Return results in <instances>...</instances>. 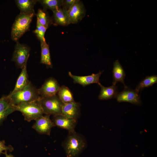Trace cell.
Listing matches in <instances>:
<instances>
[{
	"mask_svg": "<svg viewBox=\"0 0 157 157\" xmlns=\"http://www.w3.org/2000/svg\"><path fill=\"white\" fill-rule=\"evenodd\" d=\"M87 145L85 138L75 131L69 132L62 143L67 157H76L86 148Z\"/></svg>",
	"mask_w": 157,
	"mask_h": 157,
	"instance_id": "obj_1",
	"label": "cell"
},
{
	"mask_svg": "<svg viewBox=\"0 0 157 157\" xmlns=\"http://www.w3.org/2000/svg\"><path fill=\"white\" fill-rule=\"evenodd\" d=\"M35 15V13H20L17 16L11 28V38L13 40L16 42L18 41L19 39L29 30L31 23Z\"/></svg>",
	"mask_w": 157,
	"mask_h": 157,
	"instance_id": "obj_2",
	"label": "cell"
},
{
	"mask_svg": "<svg viewBox=\"0 0 157 157\" xmlns=\"http://www.w3.org/2000/svg\"><path fill=\"white\" fill-rule=\"evenodd\" d=\"M8 95L13 104L15 105L38 100L40 97L38 89L30 81L22 90L12 95Z\"/></svg>",
	"mask_w": 157,
	"mask_h": 157,
	"instance_id": "obj_3",
	"label": "cell"
},
{
	"mask_svg": "<svg viewBox=\"0 0 157 157\" xmlns=\"http://www.w3.org/2000/svg\"><path fill=\"white\" fill-rule=\"evenodd\" d=\"M39 100L16 105L17 111L20 112L28 122L36 120L44 114Z\"/></svg>",
	"mask_w": 157,
	"mask_h": 157,
	"instance_id": "obj_4",
	"label": "cell"
},
{
	"mask_svg": "<svg viewBox=\"0 0 157 157\" xmlns=\"http://www.w3.org/2000/svg\"><path fill=\"white\" fill-rule=\"evenodd\" d=\"M39 101L44 114L53 116L62 114V110L64 104L57 95L40 97Z\"/></svg>",
	"mask_w": 157,
	"mask_h": 157,
	"instance_id": "obj_5",
	"label": "cell"
},
{
	"mask_svg": "<svg viewBox=\"0 0 157 157\" xmlns=\"http://www.w3.org/2000/svg\"><path fill=\"white\" fill-rule=\"evenodd\" d=\"M30 48L27 46L16 42L12 60L18 68L22 69L27 63L29 56Z\"/></svg>",
	"mask_w": 157,
	"mask_h": 157,
	"instance_id": "obj_6",
	"label": "cell"
},
{
	"mask_svg": "<svg viewBox=\"0 0 157 157\" xmlns=\"http://www.w3.org/2000/svg\"><path fill=\"white\" fill-rule=\"evenodd\" d=\"M50 116L43 115L37 119L32 128L40 134L50 135L52 128L56 126Z\"/></svg>",
	"mask_w": 157,
	"mask_h": 157,
	"instance_id": "obj_7",
	"label": "cell"
},
{
	"mask_svg": "<svg viewBox=\"0 0 157 157\" xmlns=\"http://www.w3.org/2000/svg\"><path fill=\"white\" fill-rule=\"evenodd\" d=\"M60 87L57 80L53 77H50L45 81L38 90L40 97H45L56 95Z\"/></svg>",
	"mask_w": 157,
	"mask_h": 157,
	"instance_id": "obj_8",
	"label": "cell"
},
{
	"mask_svg": "<svg viewBox=\"0 0 157 157\" xmlns=\"http://www.w3.org/2000/svg\"><path fill=\"white\" fill-rule=\"evenodd\" d=\"M67 12L69 24H76L84 17L86 10L83 3L78 0Z\"/></svg>",
	"mask_w": 157,
	"mask_h": 157,
	"instance_id": "obj_9",
	"label": "cell"
},
{
	"mask_svg": "<svg viewBox=\"0 0 157 157\" xmlns=\"http://www.w3.org/2000/svg\"><path fill=\"white\" fill-rule=\"evenodd\" d=\"M116 97L119 102H128L136 105H140L141 103L138 93L127 86L124 87L122 91L118 93Z\"/></svg>",
	"mask_w": 157,
	"mask_h": 157,
	"instance_id": "obj_10",
	"label": "cell"
},
{
	"mask_svg": "<svg viewBox=\"0 0 157 157\" xmlns=\"http://www.w3.org/2000/svg\"><path fill=\"white\" fill-rule=\"evenodd\" d=\"M16 111V106L13 104L8 95L0 98V125L9 115Z\"/></svg>",
	"mask_w": 157,
	"mask_h": 157,
	"instance_id": "obj_11",
	"label": "cell"
},
{
	"mask_svg": "<svg viewBox=\"0 0 157 157\" xmlns=\"http://www.w3.org/2000/svg\"><path fill=\"white\" fill-rule=\"evenodd\" d=\"M52 121L55 126L67 130L69 132L75 131L77 119L69 118L62 114L53 116Z\"/></svg>",
	"mask_w": 157,
	"mask_h": 157,
	"instance_id": "obj_12",
	"label": "cell"
},
{
	"mask_svg": "<svg viewBox=\"0 0 157 157\" xmlns=\"http://www.w3.org/2000/svg\"><path fill=\"white\" fill-rule=\"evenodd\" d=\"M103 72L101 71L97 74H92L91 75L86 76L74 75L70 72H69L68 74L73 79L74 83H78L85 86L94 83L98 84L100 83L99 78Z\"/></svg>",
	"mask_w": 157,
	"mask_h": 157,
	"instance_id": "obj_13",
	"label": "cell"
},
{
	"mask_svg": "<svg viewBox=\"0 0 157 157\" xmlns=\"http://www.w3.org/2000/svg\"><path fill=\"white\" fill-rule=\"evenodd\" d=\"M79 102L75 101L64 104L62 114L65 117L77 119L80 115V106Z\"/></svg>",
	"mask_w": 157,
	"mask_h": 157,
	"instance_id": "obj_14",
	"label": "cell"
},
{
	"mask_svg": "<svg viewBox=\"0 0 157 157\" xmlns=\"http://www.w3.org/2000/svg\"><path fill=\"white\" fill-rule=\"evenodd\" d=\"M52 11L53 15L51 18L52 24L62 26H67L69 24L67 11L60 7Z\"/></svg>",
	"mask_w": 157,
	"mask_h": 157,
	"instance_id": "obj_15",
	"label": "cell"
},
{
	"mask_svg": "<svg viewBox=\"0 0 157 157\" xmlns=\"http://www.w3.org/2000/svg\"><path fill=\"white\" fill-rule=\"evenodd\" d=\"M26 65L27 63L22 68L21 72L17 79L14 88L9 94L12 95L22 90L30 82L28 78Z\"/></svg>",
	"mask_w": 157,
	"mask_h": 157,
	"instance_id": "obj_16",
	"label": "cell"
},
{
	"mask_svg": "<svg viewBox=\"0 0 157 157\" xmlns=\"http://www.w3.org/2000/svg\"><path fill=\"white\" fill-rule=\"evenodd\" d=\"M113 84L116 85V83L119 82L122 83L124 87L126 86L124 82V79L126 76L125 71L118 60L114 63L113 70Z\"/></svg>",
	"mask_w": 157,
	"mask_h": 157,
	"instance_id": "obj_17",
	"label": "cell"
},
{
	"mask_svg": "<svg viewBox=\"0 0 157 157\" xmlns=\"http://www.w3.org/2000/svg\"><path fill=\"white\" fill-rule=\"evenodd\" d=\"M98 85L101 87V90L98 96L99 99L108 100L116 97L117 93V87L113 85L111 86L105 87L100 83Z\"/></svg>",
	"mask_w": 157,
	"mask_h": 157,
	"instance_id": "obj_18",
	"label": "cell"
},
{
	"mask_svg": "<svg viewBox=\"0 0 157 157\" xmlns=\"http://www.w3.org/2000/svg\"><path fill=\"white\" fill-rule=\"evenodd\" d=\"M16 4L20 10V13H35L34 6L37 0H16Z\"/></svg>",
	"mask_w": 157,
	"mask_h": 157,
	"instance_id": "obj_19",
	"label": "cell"
},
{
	"mask_svg": "<svg viewBox=\"0 0 157 157\" xmlns=\"http://www.w3.org/2000/svg\"><path fill=\"white\" fill-rule=\"evenodd\" d=\"M57 94L64 104L75 101L72 92L66 86L63 85L60 87Z\"/></svg>",
	"mask_w": 157,
	"mask_h": 157,
	"instance_id": "obj_20",
	"label": "cell"
},
{
	"mask_svg": "<svg viewBox=\"0 0 157 157\" xmlns=\"http://www.w3.org/2000/svg\"><path fill=\"white\" fill-rule=\"evenodd\" d=\"M41 55L40 63L47 66L51 67L52 65L49 46L46 42L41 43Z\"/></svg>",
	"mask_w": 157,
	"mask_h": 157,
	"instance_id": "obj_21",
	"label": "cell"
},
{
	"mask_svg": "<svg viewBox=\"0 0 157 157\" xmlns=\"http://www.w3.org/2000/svg\"><path fill=\"white\" fill-rule=\"evenodd\" d=\"M157 82V76L153 75L146 77L137 85L135 90L138 93L144 88L151 86Z\"/></svg>",
	"mask_w": 157,
	"mask_h": 157,
	"instance_id": "obj_22",
	"label": "cell"
},
{
	"mask_svg": "<svg viewBox=\"0 0 157 157\" xmlns=\"http://www.w3.org/2000/svg\"><path fill=\"white\" fill-rule=\"evenodd\" d=\"M43 6V10L46 11L47 9L52 11L61 7L63 0H38Z\"/></svg>",
	"mask_w": 157,
	"mask_h": 157,
	"instance_id": "obj_23",
	"label": "cell"
},
{
	"mask_svg": "<svg viewBox=\"0 0 157 157\" xmlns=\"http://www.w3.org/2000/svg\"><path fill=\"white\" fill-rule=\"evenodd\" d=\"M36 15L37 20L40 23L47 28L52 24L51 19L49 17L46 11L39 9Z\"/></svg>",
	"mask_w": 157,
	"mask_h": 157,
	"instance_id": "obj_24",
	"label": "cell"
},
{
	"mask_svg": "<svg viewBox=\"0 0 157 157\" xmlns=\"http://www.w3.org/2000/svg\"><path fill=\"white\" fill-rule=\"evenodd\" d=\"M47 29L41 24L37 20L36 28L33 32L41 43L46 42L44 35Z\"/></svg>",
	"mask_w": 157,
	"mask_h": 157,
	"instance_id": "obj_25",
	"label": "cell"
},
{
	"mask_svg": "<svg viewBox=\"0 0 157 157\" xmlns=\"http://www.w3.org/2000/svg\"><path fill=\"white\" fill-rule=\"evenodd\" d=\"M14 150V148L11 145L6 146L5 145V141L4 140H0V155L3 154V151H12Z\"/></svg>",
	"mask_w": 157,
	"mask_h": 157,
	"instance_id": "obj_26",
	"label": "cell"
},
{
	"mask_svg": "<svg viewBox=\"0 0 157 157\" xmlns=\"http://www.w3.org/2000/svg\"><path fill=\"white\" fill-rule=\"evenodd\" d=\"M78 0H63L62 8L68 11Z\"/></svg>",
	"mask_w": 157,
	"mask_h": 157,
	"instance_id": "obj_27",
	"label": "cell"
},
{
	"mask_svg": "<svg viewBox=\"0 0 157 157\" xmlns=\"http://www.w3.org/2000/svg\"><path fill=\"white\" fill-rule=\"evenodd\" d=\"M3 154L5 155V157H14V156L11 154H8L7 153V151H5Z\"/></svg>",
	"mask_w": 157,
	"mask_h": 157,
	"instance_id": "obj_28",
	"label": "cell"
}]
</instances>
